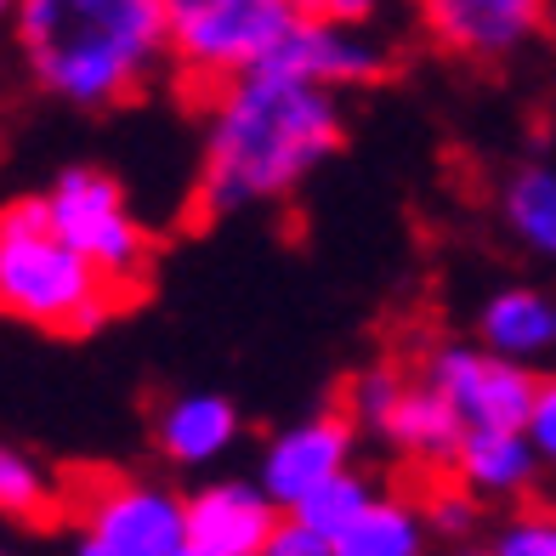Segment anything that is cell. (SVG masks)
<instances>
[{"instance_id":"1","label":"cell","mask_w":556,"mask_h":556,"mask_svg":"<svg viewBox=\"0 0 556 556\" xmlns=\"http://www.w3.org/2000/svg\"><path fill=\"white\" fill-rule=\"evenodd\" d=\"M341 91L262 63L205 97V148L193 176V216L222 222L290 205L301 182L341 148Z\"/></svg>"},{"instance_id":"2","label":"cell","mask_w":556,"mask_h":556,"mask_svg":"<svg viewBox=\"0 0 556 556\" xmlns=\"http://www.w3.org/2000/svg\"><path fill=\"white\" fill-rule=\"evenodd\" d=\"M7 29L35 91L80 114L125 109L170 74L165 0H17Z\"/></svg>"},{"instance_id":"3","label":"cell","mask_w":556,"mask_h":556,"mask_svg":"<svg viewBox=\"0 0 556 556\" xmlns=\"http://www.w3.org/2000/svg\"><path fill=\"white\" fill-rule=\"evenodd\" d=\"M131 301V290H119L58 233L46 193L0 205V318L46 336H91Z\"/></svg>"},{"instance_id":"4","label":"cell","mask_w":556,"mask_h":556,"mask_svg":"<svg viewBox=\"0 0 556 556\" xmlns=\"http://www.w3.org/2000/svg\"><path fill=\"white\" fill-rule=\"evenodd\" d=\"M295 0H165L170 74L199 103L227 80L273 63V52L295 29Z\"/></svg>"},{"instance_id":"5","label":"cell","mask_w":556,"mask_h":556,"mask_svg":"<svg viewBox=\"0 0 556 556\" xmlns=\"http://www.w3.org/2000/svg\"><path fill=\"white\" fill-rule=\"evenodd\" d=\"M58 233L80 250L91 267H103L119 290L142 295L148 285V262H154V233L148 222L131 211L125 188L103 165H68L52 188H46Z\"/></svg>"},{"instance_id":"6","label":"cell","mask_w":556,"mask_h":556,"mask_svg":"<svg viewBox=\"0 0 556 556\" xmlns=\"http://www.w3.org/2000/svg\"><path fill=\"white\" fill-rule=\"evenodd\" d=\"M63 511L119 556H176L188 545V500L125 471H74Z\"/></svg>"},{"instance_id":"7","label":"cell","mask_w":556,"mask_h":556,"mask_svg":"<svg viewBox=\"0 0 556 556\" xmlns=\"http://www.w3.org/2000/svg\"><path fill=\"white\" fill-rule=\"evenodd\" d=\"M420 375L432 381L466 432H528L540 375L483 341H438L420 352Z\"/></svg>"},{"instance_id":"8","label":"cell","mask_w":556,"mask_h":556,"mask_svg":"<svg viewBox=\"0 0 556 556\" xmlns=\"http://www.w3.org/2000/svg\"><path fill=\"white\" fill-rule=\"evenodd\" d=\"M556 0H415V23L438 52L460 63H511L551 35Z\"/></svg>"},{"instance_id":"9","label":"cell","mask_w":556,"mask_h":556,"mask_svg":"<svg viewBox=\"0 0 556 556\" xmlns=\"http://www.w3.org/2000/svg\"><path fill=\"white\" fill-rule=\"evenodd\" d=\"M278 68L318 80L330 91H369L392 74V40L381 35V23H341V17H295V29L273 52Z\"/></svg>"},{"instance_id":"10","label":"cell","mask_w":556,"mask_h":556,"mask_svg":"<svg viewBox=\"0 0 556 556\" xmlns=\"http://www.w3.org/2000/svg\"><path fill=\"white\" fill-rule=\"evenodd\" d=\"M352 448H358V420L336 403V409H324V415L285 426V432L262 448L256 483L290 511L295 500H307L318 483H330L336 471L352 466Z\"/></svg>"},{"instance_id":"11","label":"cell","mask_w":556,"mask_h":556,"mask_svg":"<svg viewBox=\"0 0 556 556\" xmlns=\"http://www.w3.org/2000/svg\"><path fill=\"white\" fill-rule=\"evenodd\" d=\"M278 522H285V505L262 483L227 477L188 494V545L205 556H262Z\"/></svg>"},{"instance_id":"12","label":"cell","mask_w":556,"mask_h":556,"mask_svg":"<svg viewBox=\"0 0 556 556\" xmlns=\"http://www.w3.org/2000/svg\"><path fill=\"white\" fill-rule=\"evenodd\" d=\"M375 438H381L392 454H403L409 466H420L426 477H438V471H454V454H460V443H466V426L448 409V397L415 369V375H403V387L392 397V409L381 415V426H375Z\"/></svg>"},{"instance_id":"13","label":"cell","mask_w":556,"mask_h":556,"mask_svg":"<svg viewBox=\"0 0 556 556\" xmlns=\"http://www.w3.org/2000/svg\"><path fill=\"white\" fill-rule=\"evenodd\" d=\"M477 341L528 364V369L556 358V290H540V285L494 290L477 307Z\"/></svg>"},{"instance_id":"14","label":"cell","mask_w":556,"mask_h":556,"mask_svg":"<svg viewBox=\"0 0 556 556\" xmlns=\"http://www.w3.org/2000/svg\"><path fill=\"white\" fill-rule=\"evenodd\" d=\"M239 443V409L222 392H176L154 415V448L170 466H211Z\"/></svg>"},{"instance_id":"15","label":"cell","mask_w":556,"mask_h":556,"mask_svg":"<svg viewBox=\"0 0 556 556\" xmlns=\"http://www.w3.org/2000/svg\"><path fill=\"white\" fill-rule=\"evenodd\" d=\"M540 448L528 432H466L460 454H454V477L477 500H522L540 483Z\"/></svg>"},{"instance_id":"16","label":"cell","mask_w":556,"mask_h":556,"mask_svg":"<svg viewBox=\"0 0 556 556\" xmlns=\"http://www.w3.org/2000/svg\"><path fill=\"white\" fill-rule=\"evenodd\" d=\"M500 222L534 262L556 267V160H517L505 170Z\"/></svg>"},{"instance_id":"17","label":"cell","mask_w":556,"mask_h":556,"mask_svg":"<svg viewBox=\"0 0 556 556\" xmlns=\"http://www.w3.org/2000/svg\"><path fill=\"white\" fill-rule=\"evenodd\" d=\"M330 545H336V556H426L432 522L420 511V494L381 489L358 511V522H346Z\"/></svg>"},{"instance_id":"18","label":"cell","mask_w":556,"mask_h":556,"mask_svg":"<svg viewBox=\"0 0 556 556\" xmlns=\"http://www.w3.org/2000/svg\"><path fill=\"white\" fill-rule=\"evenodd\" d=\"M0 517L29 522V528H46L63 517V489L12 443H0Z\"/></svg>"},{"instance_id":"19","label":"cell","mask_w":556,"mask_h":556,"mask_svg":"<svg viewBox=\"0 0 556 556\" xmlns=\"http://www.w3.org/2000/svg\"><path fill=\"white\" fill-rule=\"evenodd\" d=\"M375 494H381V489H375V477H364V471H352V466H346V471L330 477V483H318L307 500H295V505H290V517H301L307 528H318L324 540H336L346 522H358V511H364Z\"/></svg>"},{"instance_id":"20","label":"cell","mask_w":556,"mask_h":556,"mask_svg":"<svg viewBox=\"0 0 556 556\" xmlns=\"http://www.w3.org/2000/svg\"><path fill=\"white\" fill-rule=\"evenodd\" d=\"M420 511H426V522H432V534L460 545L477 528V517H483V500H477L454 471H438V477H426V489H420Z\"/></svg>"},{"instance_id":"21","label":"cell","mask_w":556,"mask_h":556,"mask_svg":"<svg viewBox=\"0 0 556 556\" xmlns=\"http://www.w3.org/2000/svg\"><path fill=\"white\" fill-rule=\"evenodd\" d=\"M500 556H556V505H522L494 534Z\"/></svg>"},{"instance_id":"22","label":"cell","mask_w":556,"mask_h":556,"mask_svg":"<svg viewBox=\"0 0 556 556\" xmlns=\"http://www.w3.org/2000/svg\"><path fill=\"white\" fill-rule=\"evenodd\" d=\"M528 438H534L540 460L556 471V369H551V375H540L534 409H528Z\"/></svg>"},{"instance_id":"23","label":"cell","mask_w":556,"mask_h":556,"mask_svg":"<svg viewBox=\"0 0 556 556\" xmlns=\"http://www.w3.org/2000/svg\"><path fill=\"white\" fill-rule=\"evenodd\" d=\"M262 556H336V545L318 534V528H307L301 517L285 511V522L273 528V540L262 545Z\"/></svg>"},{"instance_id":"24","label":"cell","mask_w":556,"mask_h":556,"mask_svg":"<svg viewBox=\"0 0 556 556\" xmlns=\"http://www.w3.org/2000/svg\"><path fill=\"white\" fill-rule=\"evenodd\" d=\"M307 17H341V23H381L392 0H295Z\"/></svg>"},{"instance_id":"25","label":"cell","mask_w":556,"mask_h":556,"mask_svg":"<svg viewBox=\"0 0 556 556\" xmlns=\"http://www.w3.org/2000/svg\"><path fill=\"white\" fill-rule=\"evenodd\" d=\"M74 556H119V551H109L97 534H80V540H74Z\"/></svg>"},{"instance_id":"26","label":"cell","mask_w":556,"mask_h":556,"mask_svg":"<svg viewBox=\"0 0 556 556\" xmlns=\"http://www.w3.org/2000/svg\"><path fill=\"white\" fill-rule=\"evenodd\" d=\"M448 556H500V551H494V545H466V540H460Z\"/></svg>"},{"instance_id":"27","label":"cell","mask_w":556,"mask_h":556,"mask_svg":"<svg viewBox=\"0 0 556 556\" xmlns=\"http://www.w3.org/2000/svg\"><path fill=\"white\" fill-rule=\"evenodd\" d=\"M12 7H17V0H0V23H12Z\"/></svg>"},{"instance_id":"28","label":"cell","mask_w":556,"mask_h":556,"mask_svg":"<svg viewBox=\"0 0 556 556\" xmlns=\"http://www.w3.org/2000/svg\"><path fill=\"white\" fill-rule=\"evenodd\" d=\"M176 556H205V551H193V545H182V551H176Z\"/></svg>"},{"instance_id":"29","label":"cell","mask_w":556,"mask_h":556,"mask_svg":"<svg viewBox=\"0 0 556 556\" xmlns=\"http://www.w3.org/2000/svg\"><path fill=\"white\" fill-rule=\"evenodd\" d=\"M551 46H556V12H551Z\"/></svg>"},{"instance_id":"30","label":"cell","mask_w":556,"mask_h":556,"mask_svg":"<svg viewBox=\"0 0 556 556\" xmlns=\"http://www.w3.org/2000/svg\"><path fill=\"white\" fill-rule=\"evenodd\" d=\"M0 556H7V551H0Z\"/></svg>"}]
</instances>
